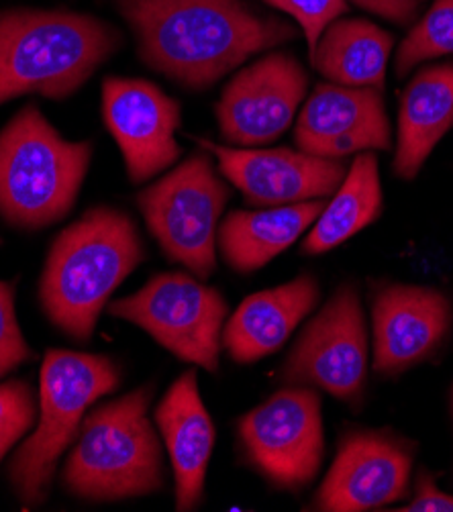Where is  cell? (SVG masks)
<instances>
[{"label":"cell","mask_w":453,"mask_h":512,"mask_svg":"<svg viewBox=\"0 0 453 512\" xmlns=\"http://www.w3.org/2000/svg\"><path fill=\"white\" fill-rule=\"evenodd\" d=\"M141 60L192 90H205L251 56L296 37L280 19L241 0H117Z\"/></svg>","instance_id":"cell-1"},{"label":"cell","mask_w":453,"mask_h":512,"mask_svg":"<svg viewBox=\"0 0 453 512\" xmlns=\"http://www.w3.org/2000/svg\"><path fill=\"white\" fill-rule=\"evenodd\" d=\"M145 260L131 217L98 207L64 229L41 274V306L58 329L88 341L105 304Z\"/></svg>","instance_id":"cell-2"},{"label":"cell","mask_w":453,"mask_h":512,"mask_svg":"<svg viewBox=\"0 0 453 512\" xmlns=\"http://www.w3.org/2000/svg\"><path fill=\"white\" fill-rule=\"evenodd\" d=\"M119 47V33L70 11L0 13V105L23 94H74Z\"/></svg>","instance_id":"cell-3"},{"label":"cell","mask_w":453,"mask_h":512,"mask_svg":"<svg viewBox=\"0 0 453 512\" xmlns=\"http://www.w3.org/2000/svg\"><path fill=\"white\" fill-rule=\"evenodd\" d=\"M154 388L143 386L107 402L82 421L66 468V488L84 500L113 502L166 486L162 449L147 411Z\"/></svg>","instance_id":"cell-4"},{"label":"cell","mask_w":453,"mask_h":512,"mask_svg":"<svg viewBox=\"0 0 453 512\" xmlns=\"http://www.w3.org/2000/svg\"><path fill=\"white\" fill-rule=\"evenodd\" d=\"M92 145L66 141L29 105L0 131V215L41 229L64 219L82 188Z\"/></svg>","instance_id":"cell-5"},{"label":"cell","mask_w":453,"mask_h":512,"mask_svg":"<svg viewBox=\"0 0 453 512\" xmlns=\"http://www.w3.org/2000/svg\"><path fill=\"white\" fill-rule=\"evenodd\" d=\"M121 384V370L107 355L49 349L39 376V423L9 466L11 484L25 506L45 502L56 466L78 437L88 408Z\"/></svg>","instance_id":"cell-6"},{"label":"cell","mask_w":453,"mask_h":512,"mask_svg":"<svg viewBox=\"0 0 453 512\" xmlns=\"http://www.w3.org/2000/svg\"><path fill=\"white\" fill-rule=\"evenodd\" d=\"M229 196L209 158L198 153L145 188L137 202L168 258L207 280L217 268V233Z\"/></svg>","instance_id":"cell-7"},{"label":"cell","mask_w":453,"mask_h":512,"mask_svg":"<svg viewBox=\"0 0 453 512\" xmlns=\"http://www.w3.org/2000/svg\"><path fill=\"white\" fill-rule=\"evenodd\" d=\"M109 311L147 331L178 360L219 372L229 306L219 290L200 278L182 272L156 274L135 294L115 300Z\"/></svg>","instance_id":"cell-8"},{"label":"cell","mask_w":453,"mask_h":512,"mask_svg":"<svg viewBox=\"0 0 453 512\" xmlns=\"http://www.w3.org/2000/svg\"><path fill=\"white\" fill-rule=\"evenodd\" d=\"M282 382L319 388L360 408L368 384V327L354 282L341 284L302 329L288 353Z\"/></svg>","instance_id":"cell-9"},{"label":"cell","mask_w":453,"mask_h":512,"mask_svg":"<svg viewBox=\"0 0 453 512\" xmlns=\"http://www.w3.org/2000/svg\"><path fill=\"white\" fill-rule=\"evenodd\" d=\"M237 435L247 464L274 488H307L325 453L321 396L309 386L278 390L239 419Z\"/></svg>","instance_id":"cell-10"},{"label":"cell","mask_w":453,"mask_h":512,"mask_svg":"<svg viewBox=\"0 0 453 512\" xmlns=\"http://www.w3.org/2000/svg\"><path fill=\"white\" fill-rule=\"evenodd\" d=\"M415 441L390 429H347L333 464L315 494L325 512H364L407 498Z\"/></svg>","instance_id":"cell-11"},{"label":"cell","mask_w":453,"mask_h":512,"mask_svg":"<svg viewBox=\"0 0 453 512\" xmlns=\"http://www.w3.org/2000/svg\"><path fill=\"white\" fill-rule=\"evenodd\" d=\"M374 372L396 378L437 355L453 327V304L437 288L376 282L370 292Z\"/></svg>","instance_id":"cell-12"},{"label":"cell","mask_w":453,"mask_h":512,"mask_svg":"<svg viewBox=\"0 0 453 512\" xmlns=\"http://www.w3.org/2000/svg\"><path fill=\"white\" fill-rule=\"evenodd\" d=\"M307 88L309 76L294 56H264L223 88L215 109L221 135L243 147L278 139L292 125Z\"/></svg>","instance_id":"cell-13"},{"label":"cell","mask_w":453,"mask_h":512,"mask_svg":"<svg viewBox=\"0 0 453 512\" xmlns=\"http://www.w3.org/2000/svg\"><path fill=\"white\" fill-rule=\"evenodd\" d=\"M103 115L135 184L151 180L178 162L182 153L176 141L182 123L180 105L154 82L107 78Z\"/></svg>","instance_id":"cell-14"},{"label":"cell","mask_w":453,"mask_h":512,"mask_svg":"<svg viewBox=\"0 0 453 512\" xmlns=\"http://www.w3.org/2000/svg\"><path fill=\"white\" fill-rule=\"evenodd\" d=\"M198 145L215 153L221 174L254 207L329 198L347 174L345 160L317 158L300 149H233L207 139H198Z\"/></svg>","instance_id":"cell-15"},{"label":"cell","mask_w":453,"mask_h":512,"mask_svg":"<svg viewBox=\"0 0 453 512\" xmlns=\"http://www.w3.org/2000/svg\"><path fill=\"white\" fill-rule=\"evenodd\" d=\"M294 141L300 151L329 160L388 151L392 133L382 90L319 84L298 115Z\"/></svg>","instance_id":"cell-16"},{"label":"cell","mask_w":453,"mask_h":512,"mask_svg":"<svg viewBox=\"0 0 453 512\" xmlns=\"http://www.w3.org/2000/svg\"><path fill=\"white\" fill-rule=\"evenodd\" d=\"M176 482V508L194 510L205 494L207 468L215 447V425L200 398L198 376L184 372L156 408Z\"/></svg>","instance_id":"cell-17"},{"label":"cell","mask_w":453,"mask_h":512,"mask_svg":"<svg viewBox=\"0 0 453 512\" xmlns=\"http://www.w3.org/2000/svg\"><path fill=\"white\" fill-rule=\"evenodd\" d=\"M321 290L311 274L247 296L223 329V347L237 364H254L278 351L319 304Z\"/></svg>","instance_id":"cell-18"},{"label":"cell","mask_w":453,"mask_h":512,"mask_svg":"<svg viewBox=\"0 0 453 512\" xmlns=\"http://www.w3.org/2000/svg\"><path fill=\"white\" fill-rule=\"evenodd\" d=\"M453 127V62L423 66L398 107V139L394 153V174L411 182Z\"/></svg>","instance_id":"cell-19"},{"label":"cell","mask_w":453,"mask_h":512,"mask_svg":"<svg viewBox=\"0 0 453 512\" xmlns=\"http://www.w3.org/2000/svg\"><path fill=\"white\" fill-rule=\"evenodd\" d=\"M325 209V200H309L268 211H233L219 225L217 247L239 274H251L272 262L305 233Z\"/></svg>","instance_id":"cell-20"},{"label":"cell","mask_w":453,"mask_h":512,"mask_svg":"<svg viewBox=\"0 0 453 512\" xmlns=\"http://www.w3.org/2000/svg\"><path fill=\"white\" fill-rule=\"evenodd\" d=\"M392 45V33L372 21L337 19L319 37L311 64L331 84L382 90Z\"/></svg>","instance_id":"cell-21"},{"label":"cell","mask_w":453,"mask_h":512,"mask_svg":"<svg viewBox=\"0 0 453 512\" xmlns=\"http://www.w3.org/2000/svg\"><path fill=\"white\" fill-rule=\"evenodd\" d=\"M384 209L380 168L374 151H364L347 168L341 186L335 190L323 213L302 241V253L321 255L376 223Z\"/></svg>","instance_id":"cell-22"},{"label":"cell","mask_w":453,"mask_h":512,"mask_svg":"<svg viewBox=\"0 0 453 512\" xmlns=\"http://www.w3.org/2000/svg\"><path fill=\"white\" fill-rule=\"evenodd\" d=\"M453 56V0H435L396 51V76L405 78L419 64Z\"/></svg>","instance_id":"cell-23"},{"label":"cell","mask_w":453,"mask_h":512,"mask_svg":"<svg viewBox=\"0 0 453 512\" xmlns=\"http://www.w3.org/2000/svg\"><path fill=\"white\" fill-rule=\"evenodd\" d=\"M39 415V398L25 380L0 384V462L35 425Z\"/></svg>","instance_id":"cell-24"},{"label":"cell","mask_w":453,"mask_h":512,"mask_svg":"<svg viewBox=\"0 0 453 512\" xmlns=\"http://www.w3.org/2000/svg\"><path fill=\"white\" fill-rule=\"evenodd\" d=\"M33 357L15 313V284L0 280V378Z\"/></svg>","instance_id":"cell-25"},{"label":"cell","mask_w":453,"mask_h":512,"mask_svg":"<svg viewBox=\"0 0 453 512\" xmlns=\"http://www.w3.org/2000/svg\"><path fill=\"white\" fill-rule=\"evenodd\" d=\"M266 3L290 15L300 25L311 56L323 31L349 9L347 0H266Z\"/></svg>","instance_id":"cell-26"},{"label":"cell","mask_w":453,"mask_h":512,"mask_svg":"<svg viewBox=\"0 0 453 512\" xmlns=\"http://www.w3.org/2000/svg\"><path fill=\"white\" fill-rule=\"evenodd\" d=\"M402 512H453V496L443 492L437 484L431 472L421 470L415 484L413 500L407 502Z\"/></svg>","instance_id":"cell-27"},{"label":"cell","mask_w":453,"mask_h":512,"mask_svg":"<svg viewBox=\"0 0 453 512\" xmlns=\"http://www.w3.org/2000/svg\"><path fill=\"white\" fill-rule=\"evenodd\" d=\"M351 3L396 25H407L417 17L421 0H351Z\"/></svg>","instance_id":"cell-28"},{"label":"cell","mask_w":453,"mask_h":512,"mask_svg":"<svg viewBox=\"0 0 453 512\" xmlns=\"http://www.w3.org/2000/svg\"><path fill=\"white\" fill-rule=\"evenodd\" d=\"M451 419H453V388H451Z\"/></svg>","instance_id":"cell-29"}]
</instances>
